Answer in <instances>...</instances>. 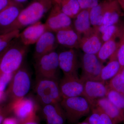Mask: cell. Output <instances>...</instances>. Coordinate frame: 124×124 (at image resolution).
Here are the masks:
<instances>
[{
  "label": "cell",
  "instance_id": "cell-36",
  "mask_svg": "<svg viewBox=\"0 0 124 124\" xmlns=\"http://www.w3.org/2000/svg\"><path fill=\"white\" fill-rule=\"evenodd\" d=\"M20 124H39L38 117L36 115L20 122Z\"/></svg>",
  "mask_w": 124,
  "mask_h": 124
},
{
  "label": "cell",
  "instance_id": "cell-49",
  "mask_svg": "<svg viewBox=\"0 0 124 124\" xmlns=\"http://www.w3.org/2000/svg\"></svg>",
  "mask_w": 124,
  "mask_h": 124
},
{
  "label": "cell",
  "instance_id": "cell-8",
  "mask_svg": "<svg viewBox=\"0 0 124 124\" xmlns=\"http://www.w3.org/2000/svg\"><path fill=\"white\" fill-rule=\"evenodd\" d=\"M104 66L95 54H85L81 58L82 71L80 79L100 81V75Z\"/></svg>",
  "mask_w": 124,
  "mask_h": 124
},
{
  "label": "cell",
  "instance_id": "cell-20",
  "mask_svg": "<svg viewBox=\"0 0 124 124\" xmlns=\"http://www.w3.org/2000/svg\"><path fill=\"white\" fill-rule=\"evenodd\" d=\"M90 10H81L72 23L73 29L82 37L89 35L94 30L93 28L91 27L90 19Z\"/></svg>",
  "mask_w": 124,
  "mask_h": 124
},
{
  "label": "cell",
  "instance_id": "cell-34",
  "mask_svg": "<svg viewBox=\"0 0 124 124\" xmlns=\"http://www.w3.org/2000/svg\"><path fill=\"white\" fill-rule=\"evenodd\" d=\"M99 111L101 118V124H113V121L110 117L100 108L96 107Z\"/></svg>",
  "mask_w": 124,
  "mask_h": 124
},
{
  "label": "cell",
  "instance_id": "cell-32",
  "mask_svg": "<svg viewBox=\"0 0 124 124\" xmlns=\"http://www.w3.org/2000/svg\"><path fill=\"white\" fill-rule=\"evenodd\" d=\"M116 57L121 67V69L124 67V41L120 39L116 51ZM121 70V69H120Z\"/></svg>",
  "mask_w": 124,
  "mask_h": 124
},
{
  "label": "cell",
  "instance_id": "cell-22",
  "mask_svg": "<svg viewBox=\"0 0 124 124\" xmlns=\"http://www.w3.org/2000/svg\"><path fill=\"white\" fill-rule=\"evenodd\" d=\"M110 60L103 66L100 75V81L106 82L110 80L119 72L121 67L116 57V51L109 58Z\"/></svg>",
  "mask_w": 124,
  "mask_h": 124
},
{
  "label": "cell",
  "instance_id": "cell-19",
  "mask_svg": "<svg viewBox=\"0 0 124 124\" xmlns=\"http://www.w3.org/2000/svg\"><path fill=\"white\" fill-rule=\"evenodd\" d=\"M94 107L100 108L112 120L113 124H118L123 122L124 111L115 106L106 97L97 100L93 107Z\"/></svg>",
  "mask_w": 124,
  "mask_h": 124
},
{
  "label": "cell",
  "instance_id": "cell-46",
  "mask_svg": "<svg viewBox=\"0 0 124 124\" xmlns=\"http://www.w3.org/2000/svg\"><path fill=\"white\" fill-rule=\"evenodd\" d=\"M4 52H3V53H4ZM3 53H2V54H0V60L1 58V56H2V54H3Z\"/></svg>",
  "mask_w": 124,
  "mask_h": 124
},
{
  "label": "cell",
  "instance_id": "cell-24",
  "mask_svg": "<svg viewBox=\"0 0 124 124\" xmlns=\"http://www.w3.org/2000/svg\"><path fill=\"white\" fill-rule=\"evenodd\" d=\"M115 40V38H112L104 42L96 55L102 63L110 58L116 51L118 43L116 42Z\"/></svg>",
  "mask_w": 124,
  "mask_h": 124
},
{
  "label": "cell",
  "instance_id": "cell-44",
  "mask_svg": "<svg viewBox=\"0 0 124 124\" xmlns=\"http://www.w3.org/2000/svg\"><path fill=\"white\" fill-rule=\"evenodd\" d=\"M89 124V122H88V121H87V119H85V120H84V121H82V122H79V123H78V124Z\"/></svg>",
  "mask_w": 124,
  "mask_h": 124
},
{
  "label": "cell",
  "instance_id": "cell-15",
  "mask_svg": "<svg viewBox=\"0 0 124 124\" xmlns=\"http://www.w3.org/2000/svg\"><path fill=\"white\" fill-rule=\"evenodd\" d=\"M46 31L45 23L39 21L25 27L20 32L18 38L23 45L29 46L35 44Z\"/></svg>",
  "mask_w": 124,
  "mask_h": 124
},
{
  "label": "cell",
  "instance_id": "cell-30",
  "mask_svg": "<svg viewBox=\"0 0 124 124\" xmlns=\"http://www.w3.org/2000/svg\"><path fill=\"white\" fill-rule=\"evenodd\" d=\"M14 73H0V91L5 92L13 79Z\"/></svg>",
  "mask_w": 124,
  "mask_h": 124
},
{
  "label": "cell",
  "instance_id": "cell-37",
  "mask_svg": "<svg viewBox=\"0 0 124 124\" xmlns=\"http://www.w3.org/2000/svg\"><path fill=\"white\" fill-rule=\"evenodd\" d=\"M13 2L12 0H0V11L5 8Z\"/></svg>",
  "mask_w": 124,
  "mask_h": 124
},
{
  "label": "cell",
  "instance_id": "cell-18",
  "mask_svg": "<svg viewBox=\"0 0 124 124\" xmlns=\"http://www.w3.org/2000/svg\"><path fill=\"white\" fill-rule=\"evenodd\" d=\"M103 43L99 32L94 28L92 33L82 37L79 48L85 54L97 55Z\"/></svg>",
  "mask_w": 124,
  "mask_h": 124
},
{
  "label": "cell",
  "instance_id": "cell-42",
  "mask_svg": "<svg viewBox=\"0 0 124 124\" xmlns=\"http://www.w3.org/2000/svg\"><path fill=\"white\" fill-rule=\"evenodd\" d=\"M4 116L3 114H2V112L0 111V124H2L3 120H4Z\"/></svg>",
  "mask_w": 124,
  "mask_h": 124
},
{
  "label": "cell",
  "instance_id": "cell-41",
  "mask_svg": "<svg viewBox=\"0 0 124 124\" xmlns=\"http://www.w3.org/2000/svg\"><path fill=\"white\" fill-rule=\"evenodd\" d=\"M121 8L124 10V0H117Z\"/></svg>",
  "mask_w": 124,
  "mask_h": 124
},
{
  "label": "cell",
  "instance_id": "cell-25",
  "mask_svg": "<svg viewBox=\"0 0 124 124\" xmlns=\"http://www.w3.org/2000/svg\"><path fill=\"white\" fill-rule=\"evenodd\" d=\"M58 5L62 11L72 19L81 10L78 0H64Z\"/></svg>",
  "mask_w": 124,
  "mask_h": 124
},
{
  "label": "cell",
  "instance_id": "cell-31",
  "mask_svg": "<svg viewBox=\"0 0 124 124\" xmlns=\"http://www.w3.org/2000/svg\"><path fill=\"white\" fill-rule=\"evenodd\" d=\"M86 119L89 124H101L100 113L98 108H93L91 114Z\"/></svg>",
  "mask_w": 124,
  "mask_h": 124
},
{
  "label": "cell",
  "instance_id": "cell-21",
  "mask_svg": "<svg viewBox=\"0 0 124 124\" xmlns=\"http://www.w3.org/2000/svg\"><path fill=\"white\" fill-rule=\"evenodd\" d=\"M122 14L121 7L117 0L109 1L104 13L102 24L106 26L116 24Z\"/></svg>",
  "mask_w": 124,
  "mask_h": 124
},
{
  "label": "cell",
  "instance_id": "cell-14",
  "mask_svg": "<svg viewBox=\"0 0 124 124\" xmlns=\"http://www.w3.org/2000/svg\"><path fill=\"white\" fill-rule=\"evenodd\" d=\"M35 45L33 57L35 60L42 55L55 51L58 45L55 33L46 31Z\"/></svg>",
  "mask_w": 124,
  "mask_h": 124
},
{
  "label": "cell",
  "instance_id": "cell-4",
  "mask_svg": "<svg viewBox=\"0 0 124 124\" xmlns=\"http://www.w3.org/2000/svg\"><path fill=\"white\" fill-rule=\"evenodd\" d=\"M60 104L67 120L72 124L77 123L82 117L88 115L92 109L89 102L84 96L63 98Z\"/></svg>",
  "mask_w": 124,
  "mask_h": 124
},
{
  "label": "cell",
  "instance_id": "cell-5",
  "mask_svg": "<svg viewBox=\"0 0 124 124\" xmlns=\"http://www.w3.org/2000/svg\"><path fill=\"white\" fill-rule=\"evenodd\" d=\"M31 77L28 69L23 64L15 73L6 93L12 101L24 97L29 92L31 87Z\"/></svg>",
  "mask_w": 124,
  "mask_h": 124
},
{
  "label": "cell",
  "instance_id": "cell-26",
  "mask_svg": "<svg viewBox=\"0 0 124 124\" xmlns=\"http://www.w3.org/2000/svg\"><path fill=\"white\" fill-rule=\"evenodd\" d=\"M121 26L119 27L116 24L106 26L102 24L96 28L101 35L102 41L103 43L112 38L119 37Z\"/></svg>",
  "mask_w": 124,
  "mask_h": 124
},
{
  "label": "cell",
  "instance_id": "cell-39",
  "mask_svg": "<svg viewBox=\"0 0 124 124\" xmlns=\"http://www.w3.org/2000/svg\"><path fill=\"white\" fill-rule=\"evenodd\" d=\"M6 95L7 94L5 92L0 91V103L2 102L6 99Z\"/></svg>",
  "mask_w": 124,
  "mask_h": 124
},
{
  "label": "cell",
  "instance_id": "cell-43",
  "mask_svg": "<svg viewBox=\"0 0 124 124\" xmlns=\"http://www.w3.org/2000/svg\"><path fill=\"white\" fill-rule=\"evenodd\" d=\"M119 72L121 73V74L122 75V77L124 78V67L121 69Z\"/></svg>",
  "mask_w": 124,
  "mask_h": 124
},
{
  "label": "cell",
  "instance_id": "cell-40",
  "mask_svg": "<svg viewBox=\"0 0 124 124\" xmlns=\"http://www.w3.org/2000/svg\"><path fill=\"white\" fill-rule=\"evenodd\" d=\"M13 2L22 5L26 2L29 0H12Z\"/></svg>",
  "mask_w": 124,
  "mask_h": 124
},
{
  "label": "cell",
  "instance_id": "cell-10",
  "mask_svg": "<svg viewBox=\"0 0 124 124\" xmlns=\"http://www.w3.org/2000/svg\"><path fill=\"white\" fill-rule=\"evenodd\" d=\"M10 108L20 123L36 115L37 107L33 99L24 97L11 101Z\"/></svg>",
  "mask_w": 124,
  "mask_h": 124
},
{
  "label": "cell",
  "instance_id": "cell-38",
  "mask_svg": "<svg viewBox=\"0 0 124 124\" xmlns=\"http://www.w3.org/2000/svg\"><path fill=\"white\" fill-rule=\"evenodd\" d=\"M119 38L124 41V26H121Z\"/></svg>",
  "mask_w": 124,
  "mask_h": 124
},
{
  "label": "cell",
  "instance_id": "cell-17",
  "mask_svg": "<svg viewBox=\"0 0 124 124\" xmlns=\"http://www.w3.org/2000/svg\"><path fill=\"white\" fill-rule=\"evenodd\" d=\"M42 113L47 124H65L66 115L60 102L43 106Z\"/></svg>",
  "mask_w": 124,
  "mask_h": 124
},
{
  "label": "cell",
  "instance_id": "cell-16",
  "mask_svg": "<svg viewBox=\"0 0 124 124\" xmlns=\"http://www.w3.org/2000/svg\"><path fill=\"white\" fill-rule=\"evenodd\" d=\"M58 45L69 49L80 48L82 36L73 27L60 30L55 33Z\"/></svg>",
  "mask_w": 124,
  "mask_h": 124
},
{
  "label": "cell",
  "instance_id": "cell-2",
  "mask_svg": "<svg viewBox=\"0 0 124 124\" xmlns=\"http://www.w3.org/2000/svg\"><path fill=\"white\" fill-rule=\"evenodd\" d=\"M28 46L18 38L11 42L2 54L0 60V73H14L23 64Z\"/></svg>",
  "mask_w": 124,
  "mask_h": 124
},
{
  "label": "cell",
  "instance_id": "cell-35",
  "mask_svg": "<svg viewBox=\"0 0 124 124\" xmlns=\"http://www.w3.org/2000/svg\"><path fill=\"white\" fill-rule=\"evenodd\" d=\"M1 124H20V122L15 116H11L4 119Z\"/></svg>",
  "mask_w": 124,
  "mask_h": 124
},
{
  "label": "cell",
  "instance_id": "cell-1",
  "mask_svg": "<svg viewBox=\"0 0 124 124\" xmlns=\"http://www.w3.org/2000/svg\"><path fill=\"white\" fill-rule=\"evenodd\" d=\"M54 4V0H33L22 10L11 31L20 30L39 22L48 13Z\"/></svg>",
  "mask_w": 124,
  "mask_h": 124
},
{
  "label": "cell",
  "instance_id": "cell-29",
  "mask_svg": "<svg viewBox=\"0 0 124 124\" xmlns=\"http://www.w3.org/2000/svg\"><path fill=\"white\" fill-rule=\"evenodd\" d=\"M107 85L109 88L124 94V78L119 72L110 80Z\"/></svg>",
  "mask_w": 124,
  "mask_h": 124
},
{
  "label": "cell",
  "instance_id": "cell-47",
  "mask_svg": "<svg viewBox=\"0 0 124 124\" xmlns=\"http://www.w3.org/2000/svg\"><path fill=\"white\" fill-rule=\"evenodd\" d=\"M106 0L108 1H113V0Z\"/></svg>",
  "mask_w": 124,
  "mask_h": 124
},
{
  "label": "cell",
  "instance_id": "cell-23",
  "mask_svg": "<svg viewBox=\"0 0 124 124\" xmlns=\"http://www.w3.org/2000/svg\"><path fill=\"white\" fill-rule=\"evenodd\" d=\"M109 2L106 0L102 1L97 5L90 9V19L91 25L94 28H97L102 24L104 13Z\"/></svg>",
  "mask_w": 124,
  "mask_h": 124
},
{
  "label": "cell",
  "instance_id": "cell-11",
  "mask_svg": "<svg viewBox=\"0 0 124 124\" xmlns=\"http://www.w3.org/2000/svg\"><path fill=\"white\" fill-rule=\"evenodd\" d=\"M23 8V5L13 2L0 11V34L11 31Z\"/></svg>",
  "mask_w": 124,
  "mask_h": 124
},
{
  "label": "cell",
  "instance_id": "cell-28",
  "mask_svg": "<svg viewBox=\"0 0 124 124\" xmlns=\"http://www.w3.org/2000/svg\"><path fill=\"white\" fill-rule=\"evenodd\" d=\"M106 97L115 106L124 112V94L109 88Z\"/></svg>",
  "mask_w": 124,
  "mask_h": 124
},
{
  "label": "cell",
  "instance_id": "cell-33",
  "mask_svg": "<svg viewBox=\"0 0 124 124\" xmlns=\"http://www.w3.org/2000/svg\"><path fill=\"white\" fill-rule=\"evenodd\" d=\"M81 10L91 9L97 5L100 0H78Z\"/></svg>",
  "mask_w": 124,
  "mask_h": 124
},
{
  "label": "cell",
  "instance_id": "cell-6",
  "mask_svg": "<svg viewBox=\"0 0 124 124\" xmlns=\"http://www.w3.org/2000/svg\"><path fill=\"white\" fill-rule=\"evenodd\" d=\"M36 78H44L58 80V53L55 51L41 56L35 60Z\"/></svg>",
  "mask_w": 124,
  "mask_h": 124
},
{
  "label": "cell",
  "instance_id": "cell-7",
  "mask_svg": "<svg viewBox=\"0 0 124 124\" xmlns=\"http://www.w3.org/2000/svg\"><path fill=\"white\" fill-rule=\"evenodd\" d=\"M45 23L47 31L55 33L62 29L73 27L72 19L61 10L59 5L54 4Z\"/></svg>",
  "mask_w": 124,
  "mask_h": 124
},
{
  "label": "cell",
  "instance_id": "cell-9",
  "mask_svg": "<svg viewBox=\"0 0 124 124\" xmlns=\"http://www.w3.org/2000/svg\"><path fill=\"white\" fill-rule=\"evenodd\" d=\"M59 86L62 99L83 96L84 81L78 75L64 76Z\"/></svg>",
  "mask_w": 124,
  "mask_h": 124
},
{
  "label": "cell",
  "instance_id": "cell-12",
  "mask_svg": "<svg viewBox=\"0 0 124 124\" xmlns=\"http://www.w3.org/2000/svg\"><path fill=\"white\" fill-rule=\"evenodd\" d=\"M108 89V86L105 84V82L86 80L84 81L83 96L89 102L92 108L97 100L106 97Z\"/></svg>",
  "mask_w": 124,
  "mask_h": 124
},
{
  "label": "cell",
  "instance_id": "cell-45",
  "mask_svg": "<svg viewBox=\"0 0 124 124\" xmlns=\"http://www.w3.org/2000/svg\"><path fill=\"white\" fill-rule=\"evenodd\" d=\"M63 0H54V4H59Z\"/></svg>",
  "mask_w": 124,
  "mask_h": 124
},
{
  "label": "cell",
  "instance_id": "cell-13",
  "mask_svg": "<svg viewBox=\"0 0 124 124\" xmlns=\"http://www.w3.org/2000/svg\"><path fill=\"white\" fill-rule=\"evenodd\" d=\"M60 69L64 76L78 75L79 61L74 49H70L58 53Z\"/></svg>",
  "mask_w": 124,
  "mask_h": 124
},
{
  "label": "cell",
  "instance_id": "cell-48",
  "mask_svg": "<svg viewBox=\"0 0 124 124\" xmlns=\"http://www.w3.org/2000/svg\"><path fill=\"white\" fill-rule=\"evenodd\" d=\"M123 122H124V121H123Z\"/></svg>",
  "mask_w": 124,
  "mask_h": 124
},
{
  "label": "cell",
  "instance_id": "cell-3",
  "mask_svg": "<svg viewBox=\"0 0 124 124\" xmlns=\"http://www.w3.org/2000/svg\"><path fill=\"white\" fill-rule=\"evenodd\" d=\"M35 91L37 99L42 106L60 102L62 98L58 80L36 78Z\"/></svg>",
  "mask_w": 124,
  "mask_h": 124
},
{
  "label": "cell",
  "instance_id": "cell-27",
  "mask_svg": "<svg viewBox=\"0 0 124 124\" xmlns=\"http://www.w3.org/2000/svg\"><path fill=\"white\" fill-rule=\"evenodd\" d=\"M20 31L15 30L0 34V54L7 48L16 38H18Z\"/></svg>",
  "mask_w": 124,
  "mask_h": 124
}]
</instances>
